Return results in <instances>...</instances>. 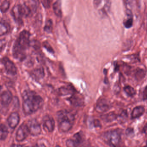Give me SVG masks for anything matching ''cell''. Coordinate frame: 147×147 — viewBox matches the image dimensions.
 <instances>
[{"mask_svg":"<svg viewBox=\"0 0 147 147\" xmlns=\"http://www.w3.org/2000/svg\"><path fill=\"white\" fill-rule=\"evenodd\" d=\"M12 14L13 17L16 21H21L22 18L23 16L22 5H17L15 6L12 9Z\"/></svg>","mask_w":147,"mask_h":147,"instance_id":"obj_12","label":"cell"},{"mask_svg":"<svg viewBox=\"0 0 147 147\" xmlns=\"http://www.w3.org/2000/svg\"></svg>","mask_w":147,"mask_h":147,"instance_id":"obj_41","label":"cell"},{"mask_svg":"<svg viewBox=\"0 0 147 147\" xmlns=\"http://www.w3.org/2000/svg\"><path fill=\"white\" fill-rule=\"evenodd\" d=\"M8 134L7 128L4 124L0 125V140H5Z\"/></svg>","mask_w":147,"mask_h":147,"instance_id":"obj_19","label":"cell"},{"mask_svg":"<svg viewBox=\"0 0 147 147\" xmlns=\"http://www.w3.org/2000/svg\"><path fill=\"white\" fill-rule=\"evenodd\" d=\"M53 9L55 15L58 17L62 16L61 0H57L53 4Z\"/></svg>","mask_w":147,"mask_h":147,"instance_id":"obj_17","label":"cell"},{"mask_svg":"<svg viewBox=\"0 0 147 147\" xmlns=\"http://www.w3.org/2000/svg\"><path fill=\"white\" fill-rule=\"evenodd\" d=\"M0 1H1V0H0Z\"/></svg>","mask_w":147,"mask_h":147,"instance_id":"obj_42","label":"cell"},{"mask_svg":"<svg viewBox=\"0 0 147 147\" xmlns=\"http://www.w3.org/2000/svg\"><path fill=\"white\" fill-rule=\"evenodd\" d=\"M20 121V116L16 112H13L10 114L7 119L9 126L12 129L15 128L19 124Z\"/></svg>","mask_w":147,"mask_h":147,"instance_id":"obj_11","label":"cell"},{"mask_svg":"<svg viewBox=\"0 0 147 147\" xmlns=\"http://www.w3.org/2000/svg\"><path fill=\"white\" fill-rule=\"evenodd\" d=\"M11 147H22V146L20 145H15V144H14V145H12Z\"/></svg>","mask_w":147,"mask_h":147,"instance_id":"obj_36","label":"cell"},{"mask_svg":"<svg viewBox=\"0 0 147 147\" xmlns=\"http://www.w3.org/2000/svg\"><path fill=\"white\" fill-rule=\"evenodd\" d=\"M35 147H46L44 144H38Z\"/></svg>","mask_w":147,"mask_h":147,"instance_id":"obj_35","label":"cell"},{"mask_svg":"<svg viewBox=\"0 0 147 147\" xmlns=\"http://www.w3.org/2000/svg\"><path fill=\"white\" fill-rule=\"evenodd\" d=\"M134 23V17L132 11L129 9H126V17L123 21V25L126 28L132 27Z\"/></svg>","mask_w":147,"mask_h":147,"instance_id":"obj_13","label":"cell"},{"mask_svg":"<svg viewBox=\"0 0 147 147\" xmlns=\"http://www.w3.org/2000/svg\"><path fill=\"white\" fill-rule=\"evenodd\" d=\"M124 90L126 93L129 96H133L135 95L136 90L132 86H127L124 87Z\"/></svg>","mask_w":147,"mask_h":147,"instance_id":"obj_25","label":"cell"},{"mask_svg":"<svg viewBox=\"0 0 147 147\" xmlns=\"http://www.w3.org/2000/svg\"><path fill=\"white\" fill-rule=\"evenodd\" d=\"M143 131H144L145 134H147V123L146 124V125H145L144 128H143Z\"/></svg>","mask_w":147,"mask_h":147,"instance_id":"obj_34","label":"cell"},{"mask_svg":"<svg viewBox=\"0 0 147 147\" xmlns=\"http://www.w3.org/2000/svg\"><path fill=\"white\" fill-rule=\"evenodd\" d=\"M55 123L54 119L51 116L47 115L43 118V127L46 132L51 133L55 128Z\"/></svg>","mask_w":147,"mask_h":147,"instance_id":"obj_7","label":"cell"},{"mask_svg":"<svg viewBox=\"0 0 147 147\" xmlns=\"http://www.w3.org/2000/svg\"><path fill=\"white\" fill-rule=\"evenodd\" d=\"M74 92V88L71 86H63L59 88L58 90V93L61 96H66L73 94Z\"/></svg>","mask_w":147,"mask_h":147,"instance_id":"obj_18","label":"cell"},{"mask_svg":"<svg viewBox=\"0 0 147 147\" xmlns=\"http://www.w3.org/2000/svg\"><path fill=\"white\" fill-rule=\"evenodd\" d=\"M9 30V26L5 22H0V36L7 34Z\"/></svg>","mask_w":147,"mask_h":147,"instance_id":"obj_21","label":"cell"},{"mask_svg":"<svg viewBox=\"0 0 147 147\" xmlns=\"http://www.w3.org/2000/svg\"><path fill=\"white\" fill-rule=\"evenodd\" d=\"M117 116L114 112H110L102 116V119L107 122L114 121L117 118Z\"/></svg>","mask_w":147,"mask_h":147,"instance_id":"obj_20","label":"cell"},{"mask_svg":"<svg viewBox=\"0 0 147 147\" xmlns=\"http://www.w3.org/2000/svg\"><path fill=\"white\" fill-rule=\"evenodd\" d=\"M43 6L46 8H48L51 6V0H41Z\"/></svg>","mask_w":147,"mask_h":147,"instance_id":"obj_31","label":"cell"},{"mask_svg":"<svg viewBox=\"0 0 147 147\" xmlns=\"http://www.w3.org/2000/svg\"><path fill=\"white\" fill-rule=\"evenodd\" d=\"M0 121H1V117H0Z\"/></svg>","mask_w":147,"mask_h":147,"instance_id":"obj_40","label":"cell"},{"mask_svg":"<svg viewBox=\"0 0 147 147\" xmlns=\"http://www.w3.org/2000/svg\"><path fill=\"white\" fill-rule=\"evenodd\" d=\"M133 0H124V3L125 6H126V8L128 7L129 6H130L133 2Z\"/></svg>","mask_w":147,"mask_h":147,"instance_id":"obj_33","label":"cell"},{"mask_svg":"<svg viewBox=\"0 0 147 147\" xmlns=\"http://www.w3.org/2000/svg\"><path fill=\"white\" fill-rule=\"evenodd\" d=\"M26 4L30 9L32 13L36 12L38 6V2L37 0H30Z\"/></svg>","mask_w":147,"mask_h":147,"instance_id":"obj_22","label":"cell"},{"mask_svg":"<svg viewBox=\"0 0 147 147\" xmlns=\"http://www.w3.org/2000/svg\"><path fill=\"white\" fill-rule=\"evenodd\" d=\"M30 34L26 30L22 31L13 47V55L16 59L22 60L26 58V51L30 45Z\"/></svg>","mask_w":147,"mask_h":147,"instance_id":"obj_2","label":"cell"},{"mask_svg":"<svg viewBox=\"0 0 147 147\" xmlns=\"http://www.w3.org/2000/svg\"><path fill=\"white\" fill-rule=\"evenodd\" d=\"M55 147H61L60 146H55Z\"/></svg>","mask_w":147,"mask_h":147,"instance_id":"obj_38","label":"cell"},{"mask_svg":"<svg viewBox=\"0 0 147 147\" xmlns=\"http://www.w3.org/2000/svg\"><path fill=\"white\" fill-rule=\"evenodd\" d=\"M29 131L27 124H22L16 132V140L18 142L23 141L27 137Z\"/></svg>","mask_w":147,"mask_h":147,"instance_id":"obj_9","label":"cell"},{"mask_svg":"<svg viewBox=\"0 0 147 147\" xmlns=\"http://www.w3.org/2000/svg\"><path fill=\"white\" fill-rule=\"evenodd\" d=\"M1 86H0V91H1Z\"/></svg>","mask_w":147,"mask_h":147,"instance_id":"obj_37","label":"cell"},{"mask_svg":"<svg viewBox=\"0 0 147 147\" xmlns=\"http://www.w3.org/2000/svg\"><path fill=\"white\" fill-rule=\"evenodd\" d=\"M145 112V108L142 106H137L133 109L131 113V117L133 119L139 118Z\"/></svg>","mask_w":147,"mask_h":147,"instance_id":"obj_16","label":"cell"},{"mask_svg":"<svg viewBox=\"0 0 147 147\" xmlns=\"http://www.w3.org/2000/svg\"><path fill=\"white\" fill-rule=\"evenodd\" d=\"M110 105L105 98H101L98 101L96 110L98 113H102L108 111L110 109Z\"/></svg>","mask_w":147,"mask_h":147,"instance_id":"obj_10","label":"cell"},{"mask_svg":"<svg viewBox=\"0 0 147 147\" xmlns=\"http://www.w3.org/2000/svg\"><path fill=\"white\" fill-rule=\"evenodd\" d=\"M26 147H35L30 146H27Z\"/></svg>","mask_w":147,"mask_h":147,"instance_id":"obj_39","label":"cell"},{"mask_svg":"<svg viewBox=\"0 0 147 147\" xmlns=\"http://www.w3.org/2000/svg\"><path fill=\"white\" fill-rule=\"evenodd\" d=\"M32 78L36 80H40L45 76V72L43 68H39L34 69L31 72Z\"/></svg>","mask_w":147,"mask_h":147,"instance_id":"obj_15","label":"cell"},{"mask_svg":"<svg viewBox=\"0 0 147 147\" xmlns=\"http://www.w3.org/2000/svg\"><path fill=\"white\" fill-rule=\"evenodd\" d=\"M8 111V106L5 105L0 101V112L1 114H7Z\"/></svg>","mask_w":147,"mask_h":147,"instance_id":"obj_28","label":"cell"},{"mask_svg":"<svg viewBox=\"0 0 147 147\" xmlns=\"http://www.w3.org/2000/svg\"><path fill=\"white\" fill-rule=\"evenodd\" d=\"M70 101L71 102V103L75 106H80L83 104V101L78 96H73L71 97Z\"/></svg>","mask_w":147,"mask_h":147,"instance_id":"obj_23","label":"cell"},{"mask_svg":"<svg viewBox=\"0 0 147 147\" xmlns=\"http://www.w3.org/2000/svg\"><path fill=\"white\" fill-rule=\"evenodd\" d=\"M10 3L7 0H5L3 2L0 6V10L2 13H5L9 7Z\"/></svg>","mask_w":147,"mask_h":147,"instance_id":"obj_24","label":"cell"},{"mask_svg":"<svg viewBox=\"0 0 147 147\" xmlns=\"http://www.w3.org/2000/svg\"><path fill=\"white\" fill-rule=\"evenodd\" d=\"M53 22L51 20H48L47 21L45 26L44 29L46 32L47 33H51L52 31Z\"/></svg>","mask_w":147,"mask_h":147,"instance_id":"obj_27","label":"cell"},{"mask_svg":"<svg viewBox=\"0 0 147 147\" xmlns=\"http://www.w3.org/2000/svg\"><path fill=\"white\" fill-rule=\"evenodd\" d=\"M146 74V72L144 70L142 69H138L136 72L135 77L136 79L138 80H140L145 77Z\"/></svg>","mask_w":147,"mask_h":147,"instance_id":"obj_26","label":"cell"},{"mask_svg":"<svg viewBox=\"0 0 147 147\" xmlns=\"http://www.w3.org/2000/svg\"><path fill=\"white\" fill-rule=\"evenodd\" d=\"M1 62L4 65L5 69L8 73L12 75L17 73V68L14 64L7 57H4L2 59Z\"/></svg>","mask_w":147,"mask_h":147,"instance_id":"obj_8","label":"cell"},{"mask_svg":"<svg viewBox=\"0 0 147 147\" xmlns=\"http://www.w3.org/2000/svg\"><path fill=\"white\" fill-rule=\"evenodd\" d=\"M22 98L23 111L27 115L36 112L42 107L44 103L42 97L32 91H25L22 94Z\"/></svg>","mask_w":147,"mask_h":147,"instance_id":"obj_1","label":"cell"},{"mask_svg":"<svg viewBox=\"0 0 147 147\" xmlns=\"http://www.w3.org/2000/svg\"><path fill=\"white\" fill-rule=\"evenodd\" d=\"M43 45H44V47L49 52L51 53H53L54 51H53V49L52 48L51 46L50 45V44L48 43V42L45 41L43 43Z\"/></svg>","mask_w":147,"mask_h":147,"instance_id":"obj_29","label":"cell"},{"mask_svg":"<svg viewBox=\"0 0 147 147\" xmlns=\"http://www.w3.org/2000/svg\"><path fill=\"white\" fill-rule=\"evenodd\" d=\"M103 138L105 142L111 147H118L121 142V134L116 130H110L105 132Z\"/></svg>","mask_w":147,"mask_h":147,"instance_id":"obj_4","label":"cell"},{"mask_svg":"<svg viewBox=\"0 0 147 147\" xmlns=\"http://www.w3.org/2000/svg\"><path fill=\"white\" fill-rule=\"evenodd\" d=\"M13 100V96L9 91L3 92L1 96V102L5 105L8 106Z\"/></svg>","mask_w":147,"mask_h":147,"instance_id":"obj_14","label":"cell"},{"mask_svg":"<svg viewBox=\"0 0 147 147\" xmlns=\"http://www.w3.org/2000/svg\"><path fill=\"white\" fill-rule=\"evenodd\" d=\"M29 133L33 136H37L41 134L40 124L36 119L30 120L27 124Z\"/></svg>","mask_w":147,"mask_h":147,"instance_id":"obj_6","label":"cell"},{"mask_svg":"<svg viewBox=\"0 0 147 147\" xmlns=\"http://www.w3.org/2000/svg\"><path fill=\"white\" fill-rule=\"evenodd\" d=\"M67 147H87V143L82 132L76 133L66 142Z\"/></svg>","mask_w":147,"mask_h":147,"instance_id":"obj_5","label":"cell"},{"mask_svg":"<svg viewBox=\"0 0 147 147\" xmlns=\"http://www.w3.org/2000/svg\"><path fill=\"white\" fill-rule=\"evenodd\" d=\"M7 41L5 39L0 40V52L3 51L6 47Z\"/></svg>","mask_w":147,"mask_h":147,"instance_id":"obj_30","label":"cell"},{"mask_svg":"<svg viewBox=\"0 0 147 147\" xmlns=\"http://www.w3.org/2000/svg\"><path fill=\"white\" fill-rule=\"evenodd\" d=\"M143 99L144 100H147V86L145 87L143 92Z\"/></svg>","mask_w":147,"mask_h":147,"instance_id":"obj_32","label":"cell"},{"mask_svg":"<svg viewBox=\"0 0 147 147\" xmlns=\"http://www.w3.org/2000/svg\"><path fill=\"white\" fill-rule=\"evenodd\" d=\"M57 116L59 131L66 133L72 129L75 120L74 115L72 113L63 110L59 111Z\"/></svg>","mask_w":147,"mask_h":147,"instance_id":"obj_3","label":"cell"}]
</instances>
